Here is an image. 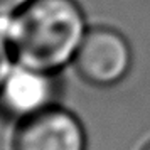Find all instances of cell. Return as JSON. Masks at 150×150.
I'll use <instances>...</instances> for the list:
<instances>
[{
  "instance_id": "cell-5",
  "label": "cell",
  "mask_w": 150,
  "mask_h": 150,
  "mask_svg": "<svg viewBox=\"0 0 150 150\" xmlns=\"http://www.w3.org/2000/svg\"><path fill=\"white\" fill-rule=\"evenodd\" d=\"M34 0H0V17L17 15Z\"/></svg>"
},
{
  "instance_id": "cell-1",
  "label": "cell",
  "mask_w": 150,
  "mask_h": 150,
  "mask_svg": "<svg viewBox=\"0 0 150 150\" xmlns=\"http://www.w3.org/2000/svg\"><path fill=\"white\" fill-rule=\"evenodd\" d=\"M89 27L79 0H34L10 19L7 42L14 61L62 73Z\"/></svg>"
},
{
  "instance_id": "cell-3",
  "label": "cell",
  "mask_w": 150,
  "mask_h": 150,
  "mask_svg": "<svg viewBox=\"0 0 150 150\" xmlns=\"http://www.w3.org/2000/svg\"><path fill=\"white\" fill-rule=\"evenodd\" d=\"M62 73L14 61L0 83V118L17 125L61 105Z\"/></svg>"
},
{
  "instance_id": "cell-7",
  "label": "cell",
  "mask_w": 150,
  "mask_h": 150,
  "mask_svg": "<svg viewBox=\"0 0 150 150\" xmlns=\"http://www.w3.org/2000/svg\"><path fill=\"white\" fill-rule=\"evenodd\" d=\"M140 150H150V140H149L147 143H145V145H143V147H142Z\"/></svg>"
},
{
  "instance_id": "cell-4",
  "label": "cell",
  "mask_w": 150,
  "mask_h": 150,
  "mask_svg": "<svg viewBox=\"0 0 150 150\" xmlns=\"http://www.w3.org/2000/svg\"><path fill=\"white\" fill-rule=\"evenodd\" d=\"M10 150H88V132L81 118L61 103L14 125Z\"/></svg>"
},
{
  "instance_id": "cell-2",
  "label": "cell",
  "mask_w": 150,
  "mask_h": 150,
  "mask_svg": "<svg viewBox=\"0 0 150 150\" xmlns=\"http://www.w3.org/2000/svg\"><path fill=\"white\" fill-rule=\"evenodd\" d=\"M71 68L91 88H115L132 73L133 47L122 30L96 24L88 29Z\"/></svg>"
},
{
  "instance_id": "cell-6",
  "label": "cell",
  "mask_w": 150,
  "mask_h": 150,
  "mask_svg": "<svg viewBox=\"0 0 150 150\" xmlns=\"http://www.w3.org/2000/svg\"><path fill=\"white\" fill-rule=\"evenodd\" d=\"M14 64V56H12V51L8 47L7 41L0 35V83L4 79V76L7 74L8 68Z\"/></svg>"
}]
</instances>
